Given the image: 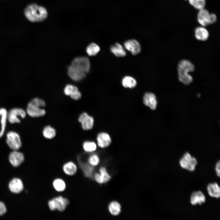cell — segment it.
Segmentation results:
<instances>
[{"label": "cell", "instance_id": "6da1fadb", "mask_svg": "<svg viewBox=\"0 0 220 220\" xmlns=\"http://www.w3.org/2000/svg\"><path fill=\"white\" fill-rule=\"evenodd\" d=\"M90 69V63L87 57H78L73 60L68 67V74L73 80L79 81L85 77Z\"/></svg>", "mask_w": 220, "mask_h": 220}, {"label": "cell", "instance_id": "7a4b0ae2", "mask_svg": "<svg viewBox=\"0 0 220 220\" xmlns=\"http://www.w3.org/2000/svg\"><path fill=\"white\" fill-rule=\"evenodd\" d=\"M24 13L27 18L32 22L43 21L48 16L46 9L35 3L28 5L24 9Z\"/></svg>", "mask_w": 220, "mask_h": 220}, {"label": "cell", "instance_id": "3957f363", "mask_svg": "<svg viewBox=\"0 0 220 220\" xmlns=\"http://www.w3.org/2000/svg\"><path fill=\"white\" fill-rule=\"evenodd\" d=\"M177 70L178 79L181 82L185 85H189L193 82V77L188 73L195 70L194 66L190 61L186 59L180 61L178 64Z\"/></svg>", "mask_w": 220, "mask_h": 220}, {"label": "cell", "instance_id": "277c9868", "mask_svg": "<svg viewBox=\"0 0 220 220\" xmlns=\"http://www.w3.org/2000/svg\"><path fill=\"white\" fill-rule=\"evenodd\" d=\"M46 106L44 100L39 97L34 98L27 104L26 110L27 114L32 117L43 116L46 114V111L44 108Z\"/></svg>", "mask_w": 220, "mask_h": 220}, {"label": "cell", "instance_id": "5b68a950", "mask_svg": "<svg viewBox=\"0 0 220 220\" xmlns=\"http://www.w3.org/2000/svg\"><path fill=\"white\" fill-rule=\"evenodd\" d=\"M197 18L198 22L204 27L214 24L217 20L216 15L213 13H210L205 8L199 10Z\"/></svg>", "mask_w": 220, "mask_h": 220}, {"label": "cell", "instance_id": "8992f818", "mask_svg": "<svg viewBox=\"0 0 220 220\" xmlns=\"http://www.w3.org/2000/svg\"><path fill=\"white\" fill-rule=\"evenodd\" d=\"M6 142L8 146L13 150H18L22 146L20 135L13 131H10L7 133Z\"/></svg>", "mask_w": 220, "mask_h": 220}, {"label": "cell", "instance_id": "52a82bcc", "mask_svg": "<svg viewBox=\"0 0 220 220\" xmlns=\"http://www.w3.org/2000/svg\"><path fill=\"white\" fill-rule=\"evenodd\" d=\"M179 163L182 168L192 172L195 170L198 162L195 157L192 156L189 152H186L180 159Z\"/></svg>", "mask_w": 220, "mask_h": 220}, {"label": "cell", "instance_id": "ba28073f", "mask_svg": "<svg viewBox=\"0 0 220 220\" xmlns=\"http://www.w3.org/2000/svg\"><path fill=\"white\" fill-rule=\"evenodd\" d=\"M27 114L26 110L22 108H13L7 112V120L11 124L20 123L21 119H24Z\"/></svg>", "mask_w": 220, "mask_h": 220}, {"label": "cell", "instance_id": "9c48e42d", "mask_svg": "<svg viewBox=\"0 0 220 220\" xmlns=\"http://www.w3.org/2000/svg\"><path fill=\"white\" fill-rule=\"evenodd\" d=\"M78 121L81 125L82 129L85 130L91 129L94 126V119L86 112H83L79 115Z\"/></svg>", "mask_w": 220, "mask_h": 220}, {"label": "cell", "instance_id": "30bf717a", "mask_svg": "<svg viewBox=\"0 0 220 220\" xmlns=\"http://www.w3.org/2000/svg\"><path fill=\"white\" fill-rule=\"evenodd\" d=\"M18 150H13L9 154V160L11 164L14 167L20 165L24 161V155Z\"/></svg>", "mask_w": 220, "mask_h": 220}, {"label": "cell", "instance_id": "8fae6325", "mask_svg": "<svg viewBox=\"0 0 220 220\" xmlns=\"http://www.w3.org/2000/svg\"><path fill=\"white\" fill-rule=\"evenodd\" d=\"M94 178L97 183L102 184L108 182L110 180L111 176L105 167H101L99 169V173L94 174Z\"/></svg>", "mask_w": 220, "mask_h": 220}, {"label": "cell", "instance_id": "7c38bea8", "mask_svg": "<svg viewBox=\"0 0 220 220\" xmlns=\"http://www.w3.org/2000/svg\"><path fill=\"white\" fill-rule=\"evenodd\" d=\"M64 93L67 96H69L75 100L80 99L81 97V93L78 88L75 86L71 84L66 85L64 89Z\"/></svg>", "mask_w": 220, "mask_h": 220}, {"label": "cell", "instance_id": "4fadbf2b", "mask_svg": "<svg viewBox=\"0 0 220 220\" xmlns=\"http://www.w3.org/2000/svg\"><path fill=\"white\" fill-rule=\"evenodd\" d=\"M124 45L125 49L134 55H137L141 52L140 45L136 40H128L124 42Z\"/></svg>", "mask_w": 220, "mask_h": 220}, {"label": "cell", "instance_id": "5bb4252c", "mask_svg": "<svg viewBox=\"0 0 220 220\" xmlns=\"http://www.w3.org/2000/svg\"><path fill=\"white\" fill-rule=\"evenodd\" d=\"M143 102L146 106L152 110H155L157 107V98L155 94L152 93H146L143 97Z\"/></svg>", "mask_w": 220, "mask_h": 220}, {"label": "cell", "instance_id": "9a60e30c", "mask_svg": "<svg viewBox=\"0 0 220 220\" xmlns=\"http://www.w3.org/2000/svg\"><path fill=\"white\" fill-rule=\"evenodd\" d=\"M97 140L98 145L102 148L108 147L111 142L110 135L108 133L104 132H100L98 134Z\"/></svg>", "mask_w": 220, "mask_h": 220}, {"label": "cell", "instance_id": "2e32d148", "mask_svg": "<svg viewBox=\"0 0 220 220\" xmlns=\"http://www.w3.org/2000/svg\"><path fill=\"white\" fill-rule=\"evenodd\" d=\"M205 201V196L200 191L194 192L190 196V202L193 205H196L197 204L201 205Z\"/></svg>", "mask_w": 220, "mask_h": 220}, {"label": "cell", "instance_id": "e0dca14e", "mask_svg": "<svg viewBox=\"0 0 220 220\" xmlns=\"http://www.w3.org/2000/svg\"><path fill=\"white\" fill-rule=\"evenodd\" d=\"M9 187L10 191L14 193H19L24 189V185L21 180L18 178H14L9 182Z\"/></svg>", "mask_w": 220, "mask_h": 220}, {"label": "cell", "instance_id": "ac0fdd59", "mask_svg": "<svg viewBox=\"0 0 220 220\" xmlns=\"http://www.w3.org/2000/svg\"><path fill=\"white\" fill-rule=\"evenodd\" d=\"M207 189L209 195L212 197L219 198L220 197V188L216 182L208 184Z\"/></svg>", "mask_w": 220, "mask_h": 220}, {"label": "cell", "instance_id": "d6986e66", "mask_svg": "<svg viewBox=\"0 0 220 220\" xmlns=\"http://www.w3.org/2000/svg\"><path fill=\"white\" fill-rule=\"evenodd\" d=\"M55 201L56 210L62 212L64 211L69 204L68 200L61 196H59L53 198Z\"/></svg>", "mask_w": 220, "mask_h": 220}, {"label": "cell", "instance_id": "ffe728a7", "mask_svg": "<svg viewBox=\"0 0 220 220\" xmlns=\"http://www.w3.org/2000/svg\"><path fill=\"white\" fill-rule=\"evenodd\" d=\"M208 31L204 27H198L195 30V36L196 38L199 40L205 41L209 37Z\"/></svg>", "mask_w": 220, "mask_h": 220}, {"label": "cell", "instance_id": "44dd1931", "mask_svg": "<svg viewBox=\"0 0 220 220\" xmlns=\"http://www.w3.org/2000/svg\"><path fill=\"white\" fill-rule=\"evenodd\" d=\"M108 209L110 214L114 216L118 215L121 211V206L120 204L116 201L111 202L108 204Z\"/></svg>", "mask_w": 220, "mask_h": 220}, {"label": "cell", "instance_id": "7402d4cb", "mask_svg": "<svg viewBox=\"0 0 220 220\" xmlns=\"http://www.w3.org/2000/svg\"><path fill=\"white\" fill-rule=\"evenodd\" d=\"M76 165L73 162L70 161L65 163L63 166V170L67 175L72 176L74 175L77 171Z\"/></svg>", "mask_w": 220, "mask_h": 220}, {"label": "cell", "instance_id": "603a6c76", "mask_svg": "<svg viewBox=\"0 0 220 220\" xmlns=\"http://www.w3.org/2000/svg\"><path fill=\"white\" fill-rule=\"evenodd\" d=\"M7 112L4 108H0V123L1 128L0 131V138L2 136L4 133L7 119Z\"/></svg>", "mask_w": 220, "mask_h": 220}, {"label": "cell", "instance_id": "cb8c5ba5", "mask_svg": "<svg viewBox=\"0 0 220 220\" xmlns=\"http://www.w3.org/2000/svg\"><path fill=\"white\" fill-rule=\"evenodd\" d=\"M110 50L113 54L117 57H124L126 54V52L123 47L118 43H116L111 46Z\"/></svg>", "mask_w": 220, "mask_h": 220}, {"label": "cell", "instance_id": "d4e9b609", "mask_svg": "<svg viewBox=\"0 0 220 220\" xmlns=\"http://www.w3.org/2000/svg\"><path fill=\"white\" fill-rule=\"evenodd\" d=\"M42 133L44 137L47 139L53 138L56 134L55 129L50 125L45 126L43 129Z\"/></svg>", "mask_w": 220, "mask_h": 220}, {"label": "cell", "instance_id": "484cf974", "mask_svg": "<svg viewBox=\"0 0 220 220\" xmlns=\"http://www.w3.org/2000/svg\"><path fill=\"white\" fill-rule=\"evenodd\" d=\"M122 83L124 87L133 88L136 86L137 82L136 80L132 77L127 76L124 77L123 79Z\"/></svg>", "mask_w": 220, "mask_h": 220}, {"label": "cell", "instance_id": "4316f807", "mask_svg": "<svg viewBox=\"0 0 220 220\" xmlns=\"http://www.w3.org/2000/svg\"><path fill=\"white\" fill-rule=\"evenodd\" d=\"M99 46L96 44L92 43L86 47V51L90 56H94L97 54L100 50Z\"/></svg>", "mask_w": 220, "mask_h": 220}, {"label": "cell", "instance_id": "83f0119b", "mask_svg": "<svg viewBox=\"0 0 220 220\" xmlns=\"http://www.w3.org/2000/svg\"><path fill=\"white\" fill-rule=\"evenodd\" d=\"M53 185L55 190L59 192L64 191L66 188V185L65 182L60 178H57L54 180Z\"/></svg>", "mask_w": 220, "mask_h": 220}, {"label": "cell", "instance_id": "f1b7e54d", "mask_svg": "<svg viewBox=\"0 0 220 220\" xmlns=\"http://www.w3.org/2000/svg\"><path fill=\"white\" fill-rule=\"evenodd\" d=\"M82 147L84 150L88 152H91L95 151L97 146L94 141H85L83 144Z\"/></svg>", "mask_w": 220, "mask_h": 220}, {"label": "cell", "instance_id": "f546056e", "mask_svg": "<svg viewBox=\"0 0 220 220\" xmlns=\"http://www.w3.org/2000/svg\"><path fill=\"white\" fill-rule=\"evenodd\" d=\"M80 166L85 176L87 177H91L93 175L94 170V167L89 164L81 163Z\"/></svg>", "mask_w": 220, "mask_h": 220}, {"label": "cell", "instance_id": "4dcf8cb0", "mask_svg": "<svg viewBox=\"0 0 220 220\" xmlns=\"http://www.w3.org/2000/svg\"><path fill=\"white\" fill-rule=\"evenodd\" d=\"M190 4L196 9L200 10L204 8L205 0H189Z\"/></svg>", "mask_w": 220, "mask_h": 220}, {"label": "cell", "instance_id": "1f68e13d", "mask_svg": "<svg viewBox=\"0 0 220 220\" xmlns=\"http://www.w3.org/2000/svg\"><path fill=\"white\" fill-rule=\"evenodd\" d=\"M89 164L95 167L98 165L100 162V159L99 156L96 154H93L90 156L88 158Z\"/></svg>", "mask_w": 220, "mask_h": 220}, {"label": "cell", "instance_id": "d6a6232c", "mask_svg": "<svg viewBox=\"0 0 220 220\" xmlns=\"http://www.w3.org/2000/svg\"><path fill=\"white\" fill-rule=\"evenodd\" d=\"M6 212V208L5 204L0 201V216L3 215Z\"/></svg>", "mask_w": 220, "mask_h": 220}, {"label": "cell", "instance_id": "836d02e7", "mask_svg": "<svg viewBox=\"0 0 220 220\" xmlns=\"http://www.w3.org/2000/svg\"><path fill=\"white\" fill-rule=\"evenodd\" d=\"M48 205L51 211H53L56 210L55 203L53 199L49 201Z\"/></svg>", "mask_w": 220, "mask_h": 220}, {"label": "cell", "instance_id": "e575fe53", "mask_svg": "<svg viewBox=\"0 0 220 220\" xmlns=\"http://www.w3.org/2000/svg\"><path fill=\"white\" fill-rule=\"evenodd\" d=\"M220 161L219 160L216 163L215 170L217 176L219 177L220 176Z\"/></svg>", "mask_w": 220, "mask_h": 220}, {"label": "cell", "instance_id": "d590c367", "mask_svg": "<svg viewBox=\"0 0 220 220\" xmlns=\"http://www.w3.org/2000/svg\"></svg>", "mask_w": 220, "mask_h": 220}]
</instances>
